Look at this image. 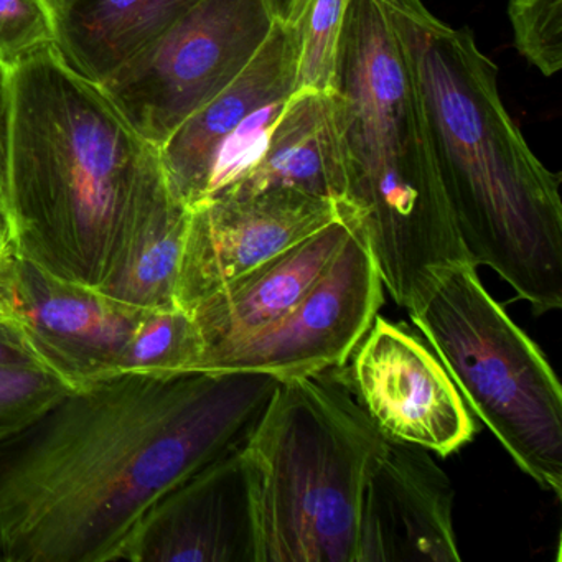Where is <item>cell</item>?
I'll use <instances>...</instances> for the list:
<instances>
[{"label": "cell", "mask_w": 562, "mask_h": 562, "mask_svg": "<svg viewBox=\"0 0 562 562\" xmlns=\"http://www.w3.org/2000/svg\"><path fill=\"white\" fill-rule=\"evenodd\" d=\"M278 378L117 373L0 446V559L114 562L170 490L238 449Z\"/></svg>", "instance_id": "1"}, {"label": "cell", "mask_w": 562, "mask_h": 562, "mask_svg": "<svg viewBox=\"0 0 562 562\" xmlns=\"http://www.w3.org/2000/svg\"><path fill=\"white\" fill-rule=\"evenodd\" d=\"M440 183L475 268L486 266L535 314L562 307L561 177L532 153L506 111L498 68L470 29L424 0H394Z\"/></svg>", "instance_id": "2"}, {"label": "cell", "mask_w": 562, "mask_h": 562, "mask_svg": "<svg viewBox=\"0 0 562 562\" xmlns=\"http://www.w3.org/2000/svg\"><path fill=\"white\" fill-rule=\"evenodd\" d=\"M331 98L347 177L338 209L367 238L383 288L407 308L469 255L437 172L394 0H348Z\"/></svg>", "instance_id": "3"}, {"label": "cell", "mask_w": 562, "mask_h": 562, "mask_svg": "<svg viewBox=\"0 0 562 562\" xmlns=\"http://www.w3.org/2000/svg\"><path fill=\"white\" fill-rule=\"evenodd\" d=\"M153 147L54 47L18 65L8 162L14 251L100 288Z\"/></svg>", "instance_id": "4"}, {"label": "cell", "mask_w": 562, "mask_h": 562, "mask_svg": "<svg viewBox=\"0 0 562 562\" xmlns=\"http://www.w3.org/2000/svg\"><path fill=\"white\" fill-rule=\"evenodd\" d=\"M383 439L321 374L279 381L243 443L256 562H355L361 492Z\"/></svg>", "instance_id": "5"}, {"label": "cell", "mask_w": 562, "mask_h": 562, "mask_svg": "<svg viewBox=\"0 0 562 562\" xmlns=\"http://www.w3.org/2000/svg\"><path fill=\"white\" fill-rule=\"evenodd\" d=\"M406 311L469 409L526 475L561 498V383L541 348L483 288L475 266L443 269Z\"/></svg>", "instance_id": "6"}, {"label": "cell", "mask_w": 562, "mask_h": 562, "mask_svg": "<svg viewBox=\"0 0 562 562\" xmlns=\"http://www.w3.org/2000/svg\"><path fill=\"white\" fill-rule=\"evenodd\" d=\"M274 24L266 0H199L100 87L133 130L159 149L241 75Z\"/></svg>", "instance_id": "7"}, {"label": "cell", "mask_w": 562, "mask_h": 562, "mask_svg": "<svg viewBox=\"0 0 562 562\" xmlns=\"http://www.w3.org/2000/svg\"><path fill=\"white\" fill-rule=\"evenodd\" d=\"M383 289L367 238L351 222L327 271L288 314L210 351L196 371H251L289 380L345 367L383 305Z\"/></svg>", "instance_id": "8"}, {"label": "cell", "mask_w": 562, "mask_h": 562, "mask_svg": "<svg viewBox=\"0 0 562 562\" xmlns=\"http://www.w3.org/2000/svg\"><path fill=\"white\" fill-rule=\"evenodd\" d=\"M144 311L50 274L14 245L0 256V318L35 363L71 391L120 373Z\"/></svg>", "instance_id": "9"}, {"label": "cell", "mask_w": 562, "mask_h": 562, "mask_svg": "<svg viewBox=\"0 0 562 562\" xmlns=\"http://www.w3.org/2000/svg\"><path fill=\"white\" fill-rule=\"evenodd\" d=\"M348 386L387 439L440 457L472 442L469 406L429 344L380 314L355 348Z\"/></svg>", "instance_id": "10"}, {"label": "cell", "mask_w": 562, "mask_h": 562, "mask_svg": "<svg viewBox=\"0 0 562 562\" xmlns=\"http://www.w3.org/2000/svg\"><path fill=\"white\" fill-rule=\"evenodd\" d=\"M340 216L331 200L288 187L210 196L190 209L177 305L190 311Z\"/></svg>", "instance_id": "11"}, {"label": "cell", "mask_w": 562, "mask_h": 562, "mask_svg": "<svg viewBox=\"0 0 562 562\" xmlns=\"http://www.w3.org/2000/svg\"><path fill=\"white\" fill-rule=\"evenodd\" d=\"M453 488L423 447L384 437L361 492L355 562H460Z\"/></svg>", "instance_id": "12"}, {"label": "cell", "mask_w": 562, "mask_h": 562, "mask_svg": "<svg viewBox=\"0 0 562 562\" xmlns=\"http://www.w3.org/2000/svg\"><path fill=\"white\" fill-rule=\"evenodd\" d=\"M116 561L256 562L243 446L170 490L147 513Z\"/></svg>", "instance_id": "13"}, {"label": "cell", "mask_w": 562, "mask_h": 562, "mask_svg": "<svg viewBox=\"0 0 562 562\" xmlns=\"http://www.w3.org/2000/svg\"><path fill=\"white\" fill-rule=\"evenodd\" d=\"M295 41L276 22L251 64L225 90L187 117L157 149L170 192L193 209L209 195L216 154L256 111L294 93Z\"/></svg>", "instance_id": "14"}, {"label": "cell", "mask_w": 562, "mask_h": 562, "mask_svg": "<svg viewBox=\"0 0 562 562\" xmlns=\"http://www.w3.org/2000/svg\"><path fill=\"white\" fill-rule=\"evenodd\" d=\"M350 232V218L341 213L330 225L190 308L202 340V358L288 314L327 271Z\"/></svg>", "instance_id": "15"}, {"label": "cell", "mask_w": 562, "mask_h": 562, "mask_svg": "<svg viewBox=\"0 0 562 562\" xmlns=\"http://www.w3.org/2000/svg\"><path fill=\"white\" fill-rule=\"evenodd\" d=\"M190 209L167 186L156 147L149 150L130 212L98 291L139 308L177 305L180 258Z\"/></svg>", "instance_id": "16"}, {"label": "cell", "mask_w": 562, "mask_h": 562, "mask_svg": "<svg viewBox=\"0 0 562 562\" xmlns=\"http://www.w3.org/2000/svg\"><path fill=\"white\" fill-rule=\"evenodd\" d=\"M199 0H45L54 50L70 70L101 85L159 41Z\"/></svg>", "instance_id": "17"}, {"label": "cell", "mask_w": 562, "mask_h": 562, "mask_svg": "<svg viewBox=\"0 0 562 562\" xmlns=\"http://www.w3.org/2000/svg\"><path fill=\"white\" fill-rule=\"evenodd\" d=\"M272 187L344 203L347 177L331 93L294 91L272 126L261 157L222 192L256 193Z\"/></svg>", "instance_id": "18"}, {"label": "cell", "mask_w": 562, "mask_h": 562, "mask_svg": "<svg viewBox=\"0 0 562 562\" xmlns=\"http://www.w3.org/2000/svg\"><path fill=\"white\" fill-rule=\"evenodd\" d=\"M203 347L192 314L179 305L146 308L120 373L177 374L196 371Z\"/></svg>", "instance_id": "19"}, {"label": "cell", "mask_w": 562, "mask_h": 562, "mask_svg": "<svg viewBox=\"0 0 562 562\" xmlns=\"http://www.w3.org/2000/svg\"><path fill=\"white\" fill-rule=\"evenodd\" d=\"M348 0H302L294 31V91L331 93Z\"/></svg>", "instance_id": "20"}, {"label": "cell", "mask_w": 562, "mask_h": 562, "mask_svg": "<svg viewBox=\"0 0 562 562\" xmlns=\"http://www.w3.org/2000/svg\"><path fill=\"white\" fill-rule=\"evenodd\" d=\"M70 391L42 368L0 364V446L24 432Z\"/></svg>", "instance_id": "21"}, {"label": "cell", "mask_w": 562, "mask_h": 562, "mask_svg": "<svg viewBox=\"0 0 562 562\" xmlns=\"http://www.w3.org/2000/svg\"><path fill=\"white\" fill-rule=\"evenodd\" d=\"M516 50L542 77L562 68V0H508Z\"/></svg>", "instance_id": "22"}, {"label": "cell", "mask_w": 562, "mask_h": 562, "mask_svg": "<svg viewBox=\"0 0 562 562\" xmlns=\"http://www.w3.org/2000/svg\"><path fill=\"white\" fill-rule=\"evenodd\" d=\"M54 42L45 0H0V61L9 70L54 47Z\"/></svg>", "instance_id": "23"}, {"label": "cell", "mask_w": 562, "mask_h": 562, "mask_svg": "<svg viewBox=\"0 0 562 562\" xmlns=\"http://www.w3.org/2000/svg\"><path fill=\"white\" fill-rule=\"evenodd\" d=\"M12 113V70L0 61V203L8 209L9 134Z\"/></svg>", "instance_id": "24"}, {"label": "cell", "mask_w": 562, "mask_h": 562, "mask_svg": "<svg viewBox=\"0 0 562 562\" xmlns=\"http://www.w3.org/2000/svg\"><path fill=\"white\" fill-rule=\"evenodd\" d=\"M0 364H31L38 367L27 348L19 340L8 322L0 318Z\"/></svg>", "instance_id": "25"}, {"label": "cell", "mask_w": 562, "mask_h": 562, "mask_svg": "<svg viewBox=\"0 0 562 562\" xmlns=\"http://www.w3.org/2000/svg\"><path fill=\"white\" fill-rule=\"evenodd\" d=\"M301 2L302 0H266V5H268L274 22L282 25H292L299 8H301Z\"/></svg>", "instance_id": "26"}, {"label": "cell", "mask_w": 562, "mask_h": 562, "mask_svg": "<svg viewBox=\"0 0 562 562\" xmlns=\"http://www.w3.org/2000/svg\"><path fill=\"white\" fill-rule=\"evenodd\" d=\"M14 243V229H12V220L9 210L0 203V252L11 248Z\"/></svg>", "instance_id": "27"}, {"label": "cell", "mask_w": 562, "mask_h": 562, "mask_svg": "<svg viewBox=\"0 0 562 562\" xmlns=\"http://www.w3.org/2000/svg\"><path fill=\"white\" fill-rule=\"evenodd\" d=\"M9 249V248H8ZM8 249H5V251H8ZM5 251L4 252H0V256H4L5 255Z\"/></svg>", "instance_id": "28"}]
</instances>
